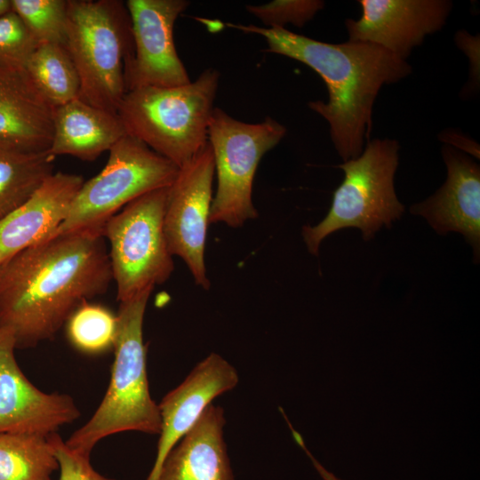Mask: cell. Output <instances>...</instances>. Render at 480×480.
Wrapping results in <instances>:
<instances>
[{
    "label": "cell",
    "instance_id": "obj_1",
    "mask_svg": "<svg viewBox=\"0 0 480 480\" xmlns=\"http://www.w3.org/2000/svg\"><path fill=\"white\" fill-rule=\"evenodd\" d=\"M113 280L101 231L60 235L0 264V327L16 349L52 340L84 302Z\"/></svg>",
    "mask_w": 480,
    "mask_h": 480
},
{
    "label": "cell",
    "instance_id": "obj_2",
    "mask_svg": "<svg viewBox=\"0 0 480 480\" xmlns=\"http://www.w3.org/2000/svg\"><path fill=\"white\" fill-rule=\"evenodd\" d=\"M227 25L264 37L266 52L298 60L322 77L328 100L310 101L308 107L328 122L332 141L344 162L358 156L369 140L372 108L381 87L412 72L406 60L372 43L330 44L286 28Z\"/></svg>",
    "mask_w": 480,
    "mask_h": 480
},
{
    "label": "cell",
    "instance_id": "obj_3",
    "mask_svg": "<svg viewBox=\"0 0 480 480\" xmlns=\"http://www.w3.org/2000/svg\"><path fill=\"white\" fill-rule=\"evenodd\" d=\"M150 293L145 292L119 302L108 387L92 417L65 440L70 449L81 454L90 457L100 441L117 433H160L159 407L149 391L143 340V320Z\"/></svg>",
    "mask_w": 480,
    "mask_h": 480
},
{
    "label": "cell",
    "instance_id": "obj_4",
    "mask_svg": "<svg viewBox=\"0 0 480 480\" xmlns=\"http://www.w3.org/2000/svg\"><path fill=\"white\" fill-rule=\"evenodd\" d=\"M220 73L207 68L172 87L144 86L125 92L116 114L126 134L180 167L208 142Z\"/></svg>",
    "mask_w": 480,
    "mask_h": 480
},
{
    "label": "cell",
    "instance_id": "obj_5",
    "mask_svg": "<svg viewBox=\"0 0 480 480\" xmlns=\"http://www.w3.org/2000/svg\"><path fill=\"white\" fill-rule=\"evenodd\" d=\"M65 47L78 74V99L116 114L126 92L125 67L133 53L125 3L68 0Z\"/></svg>",
    "mask_w": 480,
    "mask_h": 480
},
{
    "label": "cell",
    "instance_id": "obj_6",
    "mask_svg": "<svg viewBox=\"0 0 480 480\" xmlns=\"http://www.w3.org/2000/svg\"><path fill=\"white\" fill-rule=\"evenodd\" d=\"M399 148L396 140H369L358 156L339 165L344 180L333 193L327 215L317 225L302 228L311 254L316 255L322 241L339 229L357 228L369 240L402 216L404 208L394 188Z\"/></svg>",
    "mask_w": 480,
    "mask_h": 480
},
{
    "label": "cell",
    "instance_id": "obj_7",
    "mask_svg": "<svg viewBox=\"0 0 480 480\" xmlns=\"http://www.w3.org/2000/svg\"><path fill=\"white\" fill-rule=\"evenodd\" d=\"M108 152L105 167L84 182L66 220L52 237L90 231L103 233L108 220L126 204L148 192L169 187L179 172L175 164L129 135Z\"/></svg>",
    "mask_w": 480,
    "mask_h": 480
},
{
    "label": "cell",
    "instance_id": "obj_8",
    "mask_svg": "<svg viewBox=\"0 0 480 480\" xmlns=\"http://www.w3.org/2000/svg\"><path fill=\"white\" fill-rule=\"evenodd\" d=\"M286 134V128L272 117L257 124L244 123L214 108L208 126L217 173L210 223L242 227L258 217L252 202V185L262 156Z\"/></svg>",
    "mask_w": 480,
    "mask_h": 480
},
{
    "label": "cell",
    "instance_id": "obj_9",
    "mask_svg": "<svg viewBox=\"0 0 480 480\" xmlns=\"http://www.w3.org/2000/svg\"><path fill=\"white\" fill-rule=\"evenodd\" d=\"M169 187L132 201L103 227L119 302L152 292L174 269L164 228Z\"/></svg>",
    "mask_w": 480,
    "mask_h": 480
},
{
    "label": "cell",
    "instance_id": "obj_10",
    "mask_svg": "<svg viewBox=\"0 0 480 480\" xmlns=\"http://www.w3.org/2000/svg\"><path fill=\"white\" fill-rule=\"evenodd\" d=\"M214 158L209 142L179 168L169 187L164 228L172 255L184 260L196 284L208 290L204 262L207 228L212 202Z\"/></svg>",
    "mask_w": 480,
    "mask_h": 480
},
{
    "label": "cell",
    "instance_id": "obj_11",
    "mask_svg": "<svg viewBox=\"0 0 480 480\" xmlns=\"http://www.w3.org/2000/svg\"><path fill=\"white\" fill-rule=\"evenodd\" d=\"M187 0H128L133 37L132 57L125 67L126 92L172 87L191 80L173 39L174 24L188 7Z\"/></svg>",
    "mask_w": 480,
    "mask_h": 480
},
{
    "label": "cell",
    "instance_id": "obj_12",
    "mask_svg": "<svg viewBox=\"0 0 480 480\" xmlns=\"http://www.w3.org/2000/svg\"><path fill=\"white\" fill-rule=\"evenodd\" d=\"M15 349L12 332L0 327V433L48 436L77 420L75 400L37 388L21 371Z\"/></svg>",
    "mask_w": 480,
    "mask_h": 480
},
{
    "label": "cell",
    "instance_id": "obj_13",
    "mask_svg": "<svg viewBox=\"0 0 480 480\" xmlns=\"http://www.w3.org/2000/svg\"><path fill=\"white\" fill-rule=\"evenodd\" d=\"M362 15L348 19V41L372 43L406 60L428 35L440 30L452 11L448 0H360Z\"/></svg>",
    "mask_w": 480,
    "mask_h": 480
},
{
    "label": "cell",
    "instance_id": "obj_14",
    "mask_svg": "<svg viewBox=\"0 0 480 480\" xmlns=\"http://www.w3.org/2000/svg\"><path fill=\"white\" fill-rule=\"evenodd\" d=\"M239 378L235 367L216 353L198 363L186 379L158 404L161 428L156 456L147 480H156L173 446L194 427L212 401L233 389Z\"/></svg>",
    "mask_w": 480,
    "mask_h": 480
},
{
    "label": "cell",
    "instance_id": "obj_15",
    "mask_svg": "<svg viewBox=\"0 0 480 480\" xmlns=\"http://www.w3.org/2000/svg\"><path fill=\"white\" fill-rule=\"evenodd\" d=\"M447 177L443 186L425 201L411 206L440 235L458 232L480 252V168L464 152L449 145L442 148Z\"/></svg>",
    "mask_w": 480,
    "mask_h": 480
},
{
    "label": "cell",
    "instance_id": "obj_16",
    "mask_svg": "<svg viewBox=\"0 0 480 480\" xmlns=\"http://www.w3.org/2000/svg\"><path fill=\"white\" fill-rule=\"evenodd\" d=\"M80 175L53 172L20 206L0 220V264L51 238L84 184Z\"/></svg>",
    "mask_w": 480,
    "mask_h": 480
},
{
    "label": "cell",
    "instance_id": "obj_17",
    "mask_svg": "<svg viewBox=\"0 0 480 480\" xmlns=\"http://www.w3.org/2000/svg\"><path fill=\"white\" fill-rule=\"evenodd\" d=\"M53 108L24 68L0 66V141L30 152L48 151Z\"/></svg>",
    "mask_w": 480,
    "mask_h": 480
},
{
    "label": "cell",
    "instance_id": "obj_18",
    "mask_svg": "<svg viewBox=\"0 0 480 480\" xmlns=\"http://www.w3.org/2000/svg\"><path fill=\"white\" fill-rule=\"evenodd\" d=\"M222 407L207 406L165 457L156 480H235L223 437Z\"/></svg>",
    "mask_w": 480,
    "mask_h": 480
},
{
    "label": "cell",
    "instance_id": "obj_19",
    "mask_svg": "<svg viewBox=\"0 0 480 480\" xmlns=\"http://www.w3.org/2000/svg\"><path fill=\"white\" fill-rule=\"evenodd\" d=\"M53 134L49 153L93 161L126 134L113 114L75 99L53 108Z\"/></svg>",
    "mask_w": 480,
    "mask_h": 480
},
{
    "label": "cell",
    "instance_id": "obj_20",
    "mask_svg": "<svg viewBox=\"0 0 480 480\" xmlns=\"http://www.w3.org/2000/svg\"><path fill=\"white\" fill-rule=\"evenodd\" d=\"M55 156L0 141V220L23 204L53 172Z\"/></svg>",
    "mask_w": 480,
    "mask_h": 480
},
{
    "label": "cell",
    "instance_id": "obj_21",
    "mask_svg": "<svg viewBox=\"0 0 480 480\" xmlns=\"http://www.w3.org/2000/svg\"><path fill=\"white\" fill-rule=\"evenodd\" d=\"M24 68L38 92L52 108L78 99L79 77L65 45L37 44Z\"/></svg>",
    "mask_w": 480,
    "mask_h": 480
},
{
    "label": "cell",
    "instance_id": "obj_22",
    "mask_svg": "<svg viewBox=\"0 0 480 480\" xmlns=\"http://www.w3.org/2000/svg\"><path fill=\"white\" fill-rule=\"evenodd\" d=\"M57 469L49 436L0 433V480H52Z\"/></svg>",
    "mask_w": 480,
    "mask_h": 480
},
{
    "label": "cell",
    "instance_id": "obj_23",
    "mask_svg": "<svg viewBox=\"0 0 480 480\" xmlns=\"http://www.w3.org/2000/svg\"><path fill=\"white\" fill-rule=\"evenodd\" d=\"M67 336L80 352L98 355L113 348L117 318L107 308L85 301L66 323Z\"/></svg>",
    "mask_w": 480,
    "mask_h": 480
},
{
    "label": "cell",
    "instance_id": "obj_24",
    "mask_svg": "<svg viewBox=\"0 0 480 480\" xmlns=\"http://www.w3.org/2000/svg\"><path fill=\"white\" fill-rule=\"evenodd\" d=\"M12 4L38 44L65 45L68 0H12Z\"/></svg>",
    "mask_w": 480,
    "mask_h": 480
},
{
    "label": "cell",
    "instance_id": "obj_25",
    "mask_svg": "<svg viewBox=\"0 0 480 480\" xmlns=\"http://www.w3.org/2000/svg\"><path fill=\"white\" fill-rule=\"evenodd\" d=\"M324 6V2L320 0H275L263 4H248L245 8L264 28H285L287 24L302 28Z\"/></svg>",
    "mask_w": 480,
    "mask_h": 480
},
{
    "label": "cell",
    "instance_id": "obj_26",
    "mask_svg": "<svg viewBox=\"0 0 480 480\" xmlns=\"http://www.w3.org/2000/svg\"><path fill=\"white\" fill-rule=\"evenodd\" d=\"M37 44L13 10L0 17V66L24 68Z\"/></svg>",
    "mask_w": 480,
    "mask_h": 480
},
{
    "label": "cell",
    "instance_id": "obj_27",
    "mask_svg": "<svg viewBox=\"0 0 480 480\" xmlns=\"http://www.w3.org/2000/svg\"><path fill=\"white\" fill-rule=\"evenodd\" d=\"M49 440L59 464L58 480H117L98 473L90 457L70 449L58 433L50 435Z\"/></svg>",
    "mask_w": 480,
    "mask_h": 480
},
{
    "label": "cell",
    "instance_id": "obj_28",
    "mask_svg": "<svg viewBox=\"0 0 480 480\" xmlns=\"http://www.w3.org/2000/svg\"><path fill=\"white\" fill-rule=\"evenodd\" d=\"M441 139L447 143L446 145L453 148L456 147L459 148V150L468 152V154L473 155L475 157L479 158L478 145L473 140L464 137L462 134H458L455 132H442Z\"/></svg>",
    "mask_w": 480,
    "mask_h": 480
},
{
    "label": "cell",
    "instance_id": "obj_29",
    "mask_svg": "<svg viewBox=\"0 0 480 480\" xmlns=\"http://www.w3.org/2000/svg\"><path fill=\"white\" fill-rule=\"evenodd\" d=\"M314 465L324 480H340L332 474L325 470L316 460H313Z\"/></svg>",
    "mask_w": 480,
    "mask_h": 480
},
{
    "label": "cell",
    "instance_id": "obj_30",
    "mask_svg": "<svg viewBox=\"0 0 480 480\" xmlns=\"http://www.w3.org/2000/svg\"><path fill=\"white\" fill-rule=\"evenodd\" d=\"M12 10V0H0V17Z\"/></svg>",
    "mask_w": 480,
    "mask_h": 480
}]
</instances>
